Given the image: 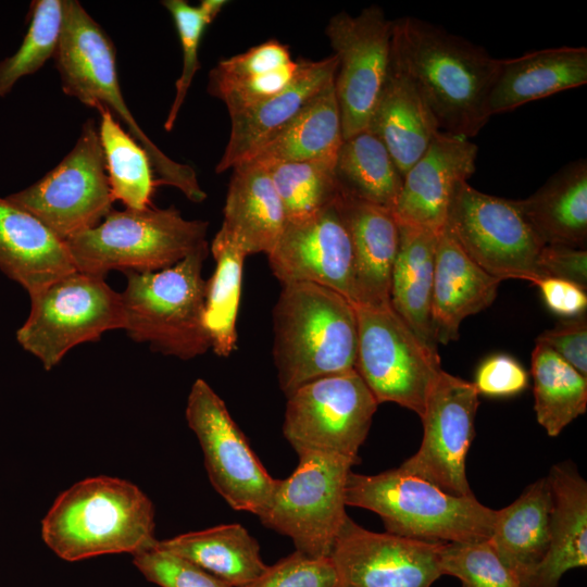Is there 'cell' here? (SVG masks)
Here are the masks:
<instances>
[{"mask_svg":"<svg viewBox=\"0 0 587 587\" xmlns=\"http://www.w3.org/2000/svg\"><path fill=\"white\" fill-rule=\"evenodd\" d=\"M391 61L413 82L440 132L470 139L487 124L500 59L429 22L394 21Z\"/></svg>","mask_w":587,"mask_h":587,"instance_id":"obj_1","label":"cell"},{"mask_svg":"<svg viewBox=\"0 0 587 587\" xmlns=\"http://www.w3.org/2000/svg\"><path fill=\"white\" fill-rule=\"evenodd\" d=\"M154 507L133 483L110 476L82 479L54 500L41 521L47 547L68 562L153 548Z\"/></svg>","mask_w":587,"mask_h":587,"instance_id":"obj_2","label":"cell"},{"mask_svg":"<svg viewBox=\"0 0 587 587\" xmlns=\"http://www.w3.org/2000/svg\"><path fill=\"white\" fill-rule=\"evenodd\" d=\"M273 328V357L286 398L310 382L354 370L357 313L335 290L313 283L283 285Z\"/></svg>","mask_w":587,"mask_h":587,"instance_id":"obj_3","label":"cell"},{"mask_svg":"<svg viewBox=\"0 0 587 587\" xmlns=\"http://www.w3.org/2000/svg\"><path fill=\"white\" fill-rule=\"evenodd\" d=\"M53 59L63 92L88 107L109 110L147 152L158 185L175 187L196 203L207 198L196 171L164 154L136 122L120 88L115 46L77 0H63L62 30Z\"/></svg>","mask_w":587,"mask_h":587,"instance_id":"obj_4","label":"cell"},{"mask_svg":"<svg viewBox=\"0 0 587 587\" xmlns=\"http://www.w3.org/2000/svg\"><path fill=\"white\" fill-rule=\"evenodd\" d=\"M345 500L378 514L389 534L432 542L489 539L496 515L474 495H449L399 467L376 475L351 471Z\"/></svg>","mask_w":587,"mask_h":587,"instance_id":"obj_5","label":"cell"},{"mask_svg":"<svg viewBox=\"0 0 587 587\" xmlns=\"http://www.w3.org/2000/svg\"><path fill=\"white\" fill-rule=\"evenodd\" d=\"M209 247L155 272H125L121 292L124 328L137 342L180 360L204 354L211 340L204 324L205 280L202 266Z\"/></svg>","mask_w":587,"mask_h":587,"instance_id":"obj_6","label":"cell"},{"mask_svg":"<svg viewBox=\"0 0 587 587\" xmlns=\"http://www.w3.org/2000/svg\"><path fill=\"white\" fill-rule=\"evenodd\" d=\"M209 223L186 220L174 207L112 210L98 225L65 242L76 271L104 277L110 271L155 272L209 247Z\"/></svg>","mask_w":587,"mask_h":587,"instance_id":"obj_7","label":"cell"},{"mask_svg":"<svg viewBox=\"0 0 587 587\" xmlns=\"http://www.w3.org/2000/svg\"><path fill=\"white\" fill-rule=\"evenodd\" d=\"M20 346L50 371L74 347L125 325L121 294L104 277L75 271L29 295Z\"/></svg>","mask_w":587,"mask_h":587,"instance_id":"obj_8","label":"cell"},{"mask_svg":"<svg viewBox=\"0 0 587 587\" xmlns=\"http://www.w3.org/2000/svg\"><path fill=\"white\" fill-rule=\"evenodd\" d=\"M294 473L278 479L261 523L289 537L296 551L327 558L346 520V485L355 463L347 458L305 451L298 453Z\"/></svg>","mask_w":587,"mask_h":587,"instance_id":"obj_9","label":"cell"},{"mask_svg":"<svg viewBox=\"0 0 587 587\" xmlns=\"http://www.w3.org/2000/svg\"><path fill=\"white\" fill-rule=\"evenodd\" d=\"M358 320L354 370L377 403L395 402L422 417L440 367L390 303L353 304Z\"/></svg>","mask_w":587,"mask_h":587,"instance_id":"obj_10","label":"cell"},{"mask_svg":"<svg viewBox=\"0 0 587 587\" xmlns=\"http://www.w3.org/2000/svg\"><path fill=\"white\" fill-rule=\"evenodd\" d=\"M445 228L475 263L501 282L517 278L536 285L544 278L538 260L545 245L517 200L484 193L461 182L451 198Z\"/></svg>","mask_w":587,"mask_h":587,"instance_id":"obj_11","label":"cell"},{"mask_svg":"<svg viewBox=\"0 0 587 587\" xmlns=\"http://www.w3.org/2000/svg\"><path fill=\"white\" fill-rule=\"evenodd\" d=\"M66 241L98 225L113 209L98 127L88 118L72 150L43 177L7 197Z\"/></svg>","mask_w":587,"mask_h":587,"instance_id":"obj_12","label":"cell"},{"mask_svg":"<svg viewBox=\"0 0 587 587\" xmlns=\"http://www.w3.org/2000/svg\"><path fill=\"white\" fill-rule=\"evenodd\" d=\"M377 405L355 370L325 376L287 397L283 434L297 454L323 452L357 464Z\"/></svg>","mask_w":587,"mask_h":587,"instance_id":"obj_13","label":"cell"},{"mask_svg":"<svg viewBox=\"0 0 587 587\" xmlns=\"http://www.w3.org/2000/svg\"><path fill=\"white\" fill-rule=\"evenodd\" d=\"M185 414L201 446L213 488L233 509L260 516L278 479L267 473L225 402L205 380L198 378L192 384Z\"/></svg>","mask_w":587,"mask_h":587,"instance_id":"obj_14","label":"cell"},{"mask_svg":"<svg viewBox=\"0 0 587 587\" xmlns=\"http://www.w3.org/2000/svg\"><path fill=\"white\" fill-rule=\"evenodd\" d=\"M392 28L376 4L354 16L339 12L325 27L337 59L334 91L344 139L367 129L390 68Z\"/></svg>","mask_w":587,"mask_h":587,"instance_id":"obj_15","label":"cell"},{"mask_svg":"<svg viewBox=\"0 0 587 587\" xmlns=\"http://www.w3.org/2000/svg\"><path fill=\"white\" fill-rule=\"evenodd\" d=\"M478 404V392L473 383L441 370L421 417L422 444L399 469L449 495L473 496L465 460L475 434Z\"/></svg>","mask_w":587,"mask_h":587,"instance_id":"obj_16","label":"cell"},{"mask_svg":"<svg viewBox=\"0 0 587 587\" xmlns=\"http://www.w3.org/2000/svg\"><path fill=\"white\" fill-rule=\"evenodd\" d=\"M442 544L371 532L347 516L329 554L336 587H430L442 575Z\"/></svg>","mask_w":587,"mask_h":587,"instance_id":"obj_17","label":"cell"},{"mask_svg":"<svg viewBox=\"0 0 587 587\" xmlns=\"http://www.w3.org/2000/svg\"><path fill=\"white\" fill-rule=\"evenodd\" d=\"M267 260L282 285L313 283L354 301L352 245L337 200L314 214L287 220Z\"/></svg>","mask_w":587,"mask_h":587,"instance_id":"obj_18","label":"cell"},{"mask_svg":"<svg viewBox=\"0 0 587 587\" xmlns=\"http://www.w3.org/2000/svg\"><path fill=\"white\" fill-rule=\"evenodd\" d=\"M478 148L470 139L438 132L403 176L392 210L398 223L439 233L457 185L475 172Z\"/></svg>","mask_w":587,"mask_h":587,"instance_id":"obj_19","label":"cell"},{"mask_svg":"<svg viewBox=\"0 0 587 587\" xmlns=\"http://www.w3.org/2000/svg\"><path fill=\"white\" fill-rule=\"evenodd\" d=\"M337 59H300L291 83L266 100L230 116V132L216 173L248 161L266 141L289 124L316 96L334 84Z\"/></svg>","mask_w":587,"mask_h":587,"instance_id":"obj_20","label":"cell"},{"mask_svg":"<svg viewBox=\"0 0 587 587\" xmlns=\"http://www.w3.org/2000/svg\"><path fill=\"white\" fill-rule=\"evenodd\" d=\"M500 283L475 263L446 228L437 233L432 296L437 344L457 340L462 321L489 307Z\"/></svg>","mask_w":587,"mask_h":587,"instance_id":"obj_21","label":"cell"},{"mask_svg":"<svg viewBox=\"0 0 587 587\" xmlns=\"http://www.w3.org/2000/svg\"><path fill=\"white\" fill-rule=\"evenodd\" d=\"M0 271L32 295L76 268L64 240L0 197Z\"/></svg>","mask_w":587,"mask_h":587,"instance_id":"obj_22","label":"cell"},{"mask_svg":"<svg viewBox=\"0 0 587 587\" xmlns=\"http://www.w3.org/2000/svg\"><path fill=\"white\" fill-rule=\"evenodd\" d=\"M337 205L352 245V304L390 303L391 272L399 246V225L392 211L342 193Z\"/></svg>","mask_w":587,"mask_h":587,"instance_id":"obj_23","label":"cell"},{"mask_svg":"<svg viewBox=\"0 0 587 587\" xmlns=\"http://www.w3.org/2000/svg\"><path fill=\"white\" fill-rule=\"evenodd\" d=\"M586 83V47L546 48L500 59L487 99V113L491 117Z\"/></svg>","mask_w":587,"mask_h":587,"instance_id":"obj_24","label":"cell"},{"mask_svg":"<svg viewBox=\"0 0 587 587\" xmlns=\"http://www.w3.org/2000/svg\"><path fill=\"white\" fill-rule=\"evenodd\" d=\"M548 551L527 587H558L570 570L587 565V483L572 462L553 465Z\"/></svg>","mask_w":587,"mask_h":587,"instance_id":"obj_25","label":"cell"},{"mask_svg":"<svg viewBox=\"0 0 587 587\" xmlns=\"http://www.w3.org/2000/svg\"><path fill=\"white\" fill-rule=\"evenodd\" d=\"M286 221L282 200L268 170L250 161L235 166L220 229L248 255L268 254Z\"/></svg>","mask_w":587,"mask_h":587,"instance_id":"obj_26","label":"cell"},{"mask_svg":"<svg viewBox=\"0 0 587 587\" xmlns=\"http://www.w3.org/2000/svg\"><path fill=\"white\" fill-rule=\"evenodd\" d=\"M299 66L300 59L294 60L287 45L270 39L220 60L209 73L207 91L221 100L232 116L283 90Z\"/></svg>","mask_w":587,"mask_h":587,"instance_id":"obj_27","label":"cell"},{"mask_svg":"<svg viewBox=\"0 0 587 587\" xmlns=\"http://www.w3.org/2000/svg\"><path fill=\"white\" fill-rule=\"evenodd\" d=\"M367 129L385 145L402 176L440 132L413 82L392 61Z\"/></svg>","mask_w":587,"mask_h":587,"instance_id":"obj_28","label":"cell"},{"mask_svg":"<svg viewBox=\"0 0 587 587\" xmlns=\"http://www.w3.org/2000/svg\"><path fill=\"white\" fill-rule=\"evenodd\" d=\"M551 511L547 476L528 485L510 505L496 510L488 540L526 587L548 551Z\"/></svg>","mask_w":587,"mask_h":587,"instance_id":"obj_29","label":"cell"},{"mask_svg":"<svg viewBox=\"0 0 587 587\" xmlns=\"http://www.w3.org/2000/svg\"><path fill=\"white\" fill-rule=\"evenodd\" d=\"M544 245L585 249L587 241V161H572L536 192L517 200Z\"/></svg>","mask_w":587,"mask_h":587,"instance_id":"obj_30","label":"cell"},{"mask_svg":"<svg viewBox=\"0 0 587 587\" xmlns=\"http://www.w3.org/2000/svg\"><path fill=\"white\" fill-rule=\"evenodd\" d=\"M399 246L390 280V305L416 337L437 352L432 321L436 235L401 224Z\"/></svg>","mask_w":587,"mask_h":587,"instance_id":"obj_31","label":"cell"},{"mask_svg":"<svg viewBox=\"0 0 587 587\" xmlns=\"http://www.w3.org/2000/svg\"><path fill=\"white\" fill-rule=\"evenodd\" d=\"M157 547L197 565L230 587L251 583L267 567L258 541L237 523L158 540Z\"/></svg>","mask_w":587,"mask_h":587,"instance_id":"obj_32","label":"cell"},{"mask_svg":"<svg viewBox=\"0 0 587 587\" xmlns=\"http://www.w3.org/2000/svg\"><path fill=\"white\" fill-rule=\"evenodd\" d=\"M342 140L341 117L333 84L248 161L268 167L286 162L335 160Z\"/></svg>","mask_w":587,"mask_h":587,"instance_id":"obj_33","label":"cell"},{"mask_svg":"<svg viewBox=\"0 0 587 587\" xmlns=\"http://www.w3.org/2000/svg\"><path fill=\"white\" fill-rule=\"evenodd\" d=\"M334 173L340 193L395 209L403 176L385 145L369 129L342 140Z\"/></svg>","mask_w":587,"mask_h":587,"instance_id":"obj_34","label":"cell"},{"mask_svg":"<svg viewBox=\"0 0 587 587\" xmlns=\"http://www.w3.org/2000/svg\"><path fill=\"white\" fill-rule=\"evenodd\" d=\"M534 410L548 436L557 437L587 409V377L544 344L532 352Z\"/></svg>","mask_w":587,"mask_h":587,"instance_id":"obj_35","label":"cell"},{"mask_svg":"<svg viewBox=\"0 0 587 587\" xmlns=\"http://www.w3.org/2000/svg\"><path fill=\"white\" fill-rule=\"evenodd\" d=\"M210 250L215 270L205 282L204 324L213 351L228 357L236 349L242 270L248 254L221 229Z\"/></svg>","mask_w":587,"mask_h":587,"instance_id":"obj_36","label":"cell"},{"mask_svg":"<svg viewBox=\"0 0 587 587\" xmlns=\"http://www.w3.org/2000/svg\"><path fill=\"white\" fill-rule=\"evenodd\" d=\"M98 111V134L114 201L133 210L152 207L158 182L147 152L109 110Z\"/></svg>","mask_w":587,"mask_h":587,"instance_id":"obj_37","label":"cell"},{"mask_svg":"<svg viewBox=\"0 0 587 587\" xmlns=\"http://www.w3.org/2000/svg\"><path fill=\"white\" fill-rule=\"evenodd\" d=\"M335 160L278 163L266 167L282 200L286 218L314 214L333 204L340 195Z\"/></svg>","mask_w":587,"mask_h":587,"instance_id":"obj_38","label":"cell"},{"mask_svg":"<svg viewBox=\"0 0 587 587\" xmlns=\"http://www.w3.org/2000/svg\"><path fill=\"white\" fill-rule=\"evenodd\" d=\"M63 23V0L32 2L30 21L23 42L14 54L0 61V97L16 82L34 74L53 58Z\"/></svg>","mask_w":587,"mask_h":587,"instance_id":"obj_39","label":"cell"},{"mask_svg":"<svg viewBox=\"0 0 587 587\" xmlns=\"http://www.w3.org/2000/svg\"><path fill=\"white\" fill-rule=\"evenodd\" d=\"M226 3L225 0H202L198 5L185 0L161 2L174 21L183 51V68L175 84L174 101L164 122L167 132L173 129L192 79L200 68L198 52L202 36Z\"/></svg>","mask_w":587,"mask_h":587,"instance_id":"obj_40","label":"cell"},{"mask_svg":"<svg viewBox=\"0 0 587 587\" xmlns=\"http://www.w3.org/2000/svg\"><path fill=\"white\" fill-rule=\"evenodd\" d=\"M442 575H451L461 587H526L520 576L500 559L488 539L447 542L440 547Z\"/></svg>","mask_w":587,"mask_h":587,"instance_id":"obj_41","label":"cell"},{"mask_svg":"<svg viewBox=\"0 0 587 587\" xmlns=\"http://www.w3.org/2000/svg\"><path fill=\"white\" fill-rule=\"evenodd\" d=\"M141 575L159 587H230L197 565L157 547L133 555Z\"/></svg>","mask_w":587,"mask_h":587,"instance_id":"obj_42","label":"cell"},{"mask_svg":"<svg viewBox=\"0 0 587 587\" xmlns=\"http://www.w3.org/2000/svg\"><path fill=\"white\" fill-rule=\"evenodd\" d=\"M242 587H336L329 557L310 558L298 551L280 559Z\"/></svg>","mask_w":587,"mask_h":587,"instance_id":"obj_43","label":"cell"},{"mask_svg":"<svg viewBox=\"0 0 587 587\" xmlns=\"http://www.w3.org/2000/svg\"><path fill=\"white\" fill-rule=\"evenodd\" d=\"M473 385L478 395L492 398L512 397L527 388L528 374L514 358L494 354L479 364Z\"/></svg>","mask_w":587,"mask_h":587,"instance_id":"obj_44","label":"cell"},{"mask_svg":"<svg viewBox=\"0 0 587 587\" xmlns=\"http://www.w3.org/2000/svg\"><path fill=\"white\" fill-rule=\"evenodd\" d=\"M536 342L548 346L587 377V315L586 313L560 321L541 333Z\"/></svg>","mask_w":587,"mask_h":587,"instance_id":"obj_45","label":"cell"},{"mask_svg":"<svg viewBox=\"0 0 587 587\" xmlns=\"http://www.w3.org/2000/svg\"><path fill=\"white\" fill-rule=\"evenodd\" d=\"M545 277L564 279L587 290V251L563 245H545L538 260Z\"/></svg>","mask_w":587,"mask_h":587,"instance_id":"obj_46","label":"cell"},{"mask_svg":"<svg viewBox=\"0 0 587 587\" xmlns=\"http://www.w3.org/2000/svg\"><path fill=\"white\" fill-rule=\"evenodd\" d=\"M536 285L546 305L553 313L565 319L586 313V290L574 283L554 277H545Z\"/></svg>","mask_w":587,"mask_h":587,"instance_id":"obj_47","label":"cell"}]
</instances>
